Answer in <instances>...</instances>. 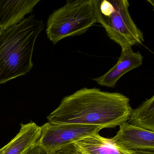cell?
Here are the masks:
<instances>
[{
  "label": "cell",
  "instance_id": "52a82bcc",
  "mask_svg": "<svg viewBox=\"0 0 154 154\" xmlns=\"http://www.w3.org/2000/svg\"><path fill=\"white\" fill-rule=\"evenodd\" d=\"M143 59V56L139 51L134 52L132 48L122 50L117 63L103 75L93 80L99 85L114 88L124 74L141 66Z\"/></svg>",
  "mask_w": 154,
  "mask_h": 154
},
{
  "label": "cell",
  "instance_id": "5bb4252c",
  "mask_svg": "<svg viewBox=\"0 0 154 154\" xmlns=\"http://www.w3.org/2000/svg\"><path fill=\"white\" fill-rule=\"evenodd\" d=\"M133 154H154V150H149V149L133 150Z\"/></svg>",
  "mask_w": 154,
  "mask_h": 154
},
{
  "label": "cell",
  "instance_id": "3957f363",
  "mask_svg": "<svg viewBox=\"0 0 154 154\" xmlns=\"http://www.w3.org/2000/svg\"><path fill=\"white\" fill-rule=\"evenodd\" d=\"M97 22L122 50L144 41L143 32L131 17L128 0H92Z\"/></svg>",
  "mask_w": 154,
  "mask_h": 154
},
{
  "label": "cell",
  "instance_id": "9c48e42d",
  "mask_svg": "<svg viewBox=\"0 0 154 154\" xmlns=\"http://www.w3.org/2000/svg\"><path fill=\"white\" fill-rule=\"evenodd\" d=\"M40 0H0V29L23 21Z\"/></svg>",
  "mask_w": 154,
  "mask_h": 154
},
{
  "label": "cell",
  "instance_id": "6da1fadb",
  "mask_svg": "<svg viewBox=\"0 0 154 154\" xmlns=\"http://www.w3.org/2000/svg\"><path fill=\"white\" fill-rule=\"evenodd\" d=\"M130 100L117 92L83 88L65 96L47 119L53 124H76L115 128L128 122Z\"/></svg>",
  "mask_w": 154,
  "mask_h": 154
},
{
  "label": "cell",
  "instance_id": "4fadbf2b",
  "mask_svg": "<svg viewBox=\"0 0 154 154\" xmlns=\"http://www.w3.org/2000/svg\"><path fill=\"white\" fill-rule=\"evenodd\" d=\"M28 154H47V153L38 144Z\"/></svg>",
  "mask_w": 154,
  "mask_h": 154
},
{
  "label": "cell",
  "instance_id": "30bf717a",
  "mask_svg": "<svg viewBox=\"0 0 154 154\" xmlns=\"http://www.w3.org/2000/svg\"><path fill=\"white\" fill-rule=\"evenodd\" d=\"M86 154H133L114 144L111 139L101 137L99 133L88 136L75 142Z\"/></svg>",
  "mask_w": 154,
  "mask_h": 154
},
{
  "label": "cell",
  "instance_id": "5b68a950",
  "mask_svg": "<svg viewBox=\"0 0 154 154\" xmlns=\"http://www.w3.org/2000/svg\"><path fill=\"white\" fill-rule=\"evenodd\" d=\"M41 127L38 145L47 154L75 143L88 136L99 133L102 127L76 124H53L48 122Z\"/></svg>",
  "mask_w": 154,
  "mask_h": 154
},
{
  "label": "cell",
  "instance_id": "ba28073f",
  "mask_svg": "<svg viewBox=\"0 0 154 154\" xmlns=\"http://www.w3.org/2000/svg\"><path fill=\"white\" fill-rule=\"evenodd\" d=\"M40 135L41 127L35 122L22 123L18 133L0 149V154H28L38 144Z\"/></svg>",
  "mask_w": 154,
  "mask_h": 154
},
{
  "label": "cell",
  "instance_id": "8fae6325",
  "mask_svg": "<svg viewBox=\"0 0 154 154\" xmlns=\"http://www.w3.org/2000/svg\"><path fill=\"white\" fill-rule=\"evenodd\" d=\"M131 125L154 132V96L131 110L128 121Z\"/></svg>",
  "mask_w": 154,
  "mask_h": 154
},
{
  "label": "cell",
  "instance_id": "277c9868",
  "mask_svg": "<svg viewBox=\"0 0 154 154\" xmlns=\"http://www.w3.org/2000/svg\"><path fill=\"white\" fill-rule=\"evenodd\" d=\"M96 23L92 0H68L49 16L46 32L55 45L66 38L86 33Z\"/></svg>",
  "mask_w": 154,
  "mask_h": 154
},
{
  "label": "cell",
  "instance_id": "7c38bea8",
  "mask_svg": "<svg viewBox=\"0 0 154 154\" xmlns=\"http://www.w3.org/2000/svg\"><path fill=\"white\" fill-rule=\"evenodd\" d=\"M47 154H86L75 143L70 144L60 149Z\"/></svg>",
  "mask_w": 154,
  "mask_h": 154
},
{
  "label": "cell",
  "instance_id": "7a4b0ae2",
  "mask_svg": "<svg viewBox=\"0 0 154 154\" xmlns=\"http://www.w3.org/2000/svg\"><path fill=\"white\" fill-rule=\"evenodd\" d=\"M44 28L43 21L32 15L17 25L0 29V84L30 72L35 43Z\"/></svg>",
  "mask_w": 154,
  "mask_h": 154
},
{
  "label": "cell",
  "instance_id": "8992f818",
  "mask_svg": "<svg viewBox=\"0 0 154 154\" xmlns=\"http://www.w3.org/2000/svg\"><path fill=\"white\" fill-rule=\"evenodd\" d=\"M116 136L112 141L128 150H154V132L131 125L128 122L119 125Z\"/></svg>",
  "mask_w": 154,
  "mask_h": 154
}]
</instances>
